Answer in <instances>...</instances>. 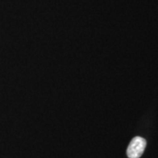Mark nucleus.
I'll list each match as a JSON object with an SVG mask.
<instances>
[{
    "mask_svg": "<svg viewBox=\"0 0 158 158\" xmlns=\"http://www.w3.org/2000/svg\"><path fill=\"white\" fill-rule=\"evenodd\" d=\"M146 145L147 142L145 139L140 136L135 137L131 141L127 149V156L129 158H140L145 150Z\"/></svg>",
    "mask_w": 158,
    "mask_h": 158,
    "instance_id": "nucleus-1",
    "label": "nucleus"
}]
</instances>
